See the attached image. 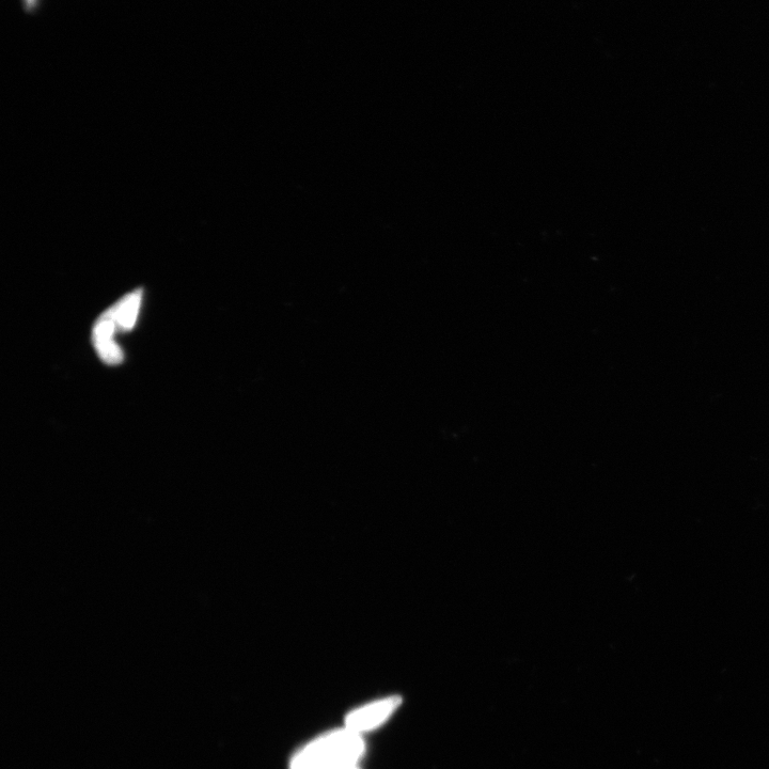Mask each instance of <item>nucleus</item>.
Listing matches in <instances>:
<instances>
[{"instance_id":"6","label":"nucleus","mask_w":769,"mask_h":769,"mask_svg":"<svg viewBox=\"0 0 769 769\" xmlns=\"http://www.w3.org/2000/svg\"><path fill=\"white\" fill-rule=\"evenodd\" d=\"M25 5L28 9L33 8L36 5L37 0H24Z\"/></svg>"},{"instance_id":"1","label":"nucleus","mask_w":769,"mask_h":769,"mask_svg":"<svg viewBox=\"0 0 769 769\" xmlns=\"http://www.w3.org/2000/svg\"><path fill=\"white\" fill-rule=\"evenodd\" d=\"M362 735L347 728L327 732L294 753L289 769H333L358 764L365 755Z\"/></svg>"},{"instance_id":"5","label":"nucleus","mask_w":769,"mask_h":769,"mask_svg":"<svg viewBox=\"0 0 769 769\" xmlns=\"http://www.w3.org/2000/svg\"><path fill=\"white\" fill-rule=\"evenodd\" d=\"M333 769H362V768H360L358 764H354V765L341 766Z\"/></svg>"},{"instance_id":"2","label":"nucleus","mask_w":769,"mask_h":769,"mask_svg":"<svg viewBox=\"0 0 769 769\" xmlns=\"http://www.w3.org/2000/svg\"><path fill=\"white\" fill-rule=\"evenodd\" d=\"M400 696H391L360 706L344 719V728L362 735L380 728L400 708Z\"/></svg>"},{"instance_id":"3","label":"nucleus","mask_w":769,"mask_h":769,"mask_svg":"<svg viewBox=\"0 0 769 769\" xmlns=\"http://www.w3.org/2000/svg\"><path fill=\"white\" fill-rule=\"evenodd\" d=\"M143 294V290H135L105 311L106 315L115 322L117 331L130 332L135 326L141 302H143Z\"/></svg>"},{"instance_id":"4","label":"nucleus","mask_w":769,"mask_h":769,"mask_svg":"<svg viewBox=\"0 0 769 769\" xmlns=\"http://www.w3.org/2000/svg\"><path fill=\"white\" fill-rule=\"evenodd\" d=\"M96 350L102 362L106 365L117 366L123 362V351L114 340L99 345Z\"/></svg>"}]
</instances>
